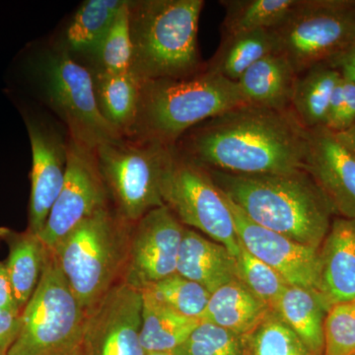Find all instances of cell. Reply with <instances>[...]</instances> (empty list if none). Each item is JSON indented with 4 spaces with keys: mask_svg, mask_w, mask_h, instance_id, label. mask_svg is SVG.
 Returning <instances> with one entry per match:
<instances>
[{
    "mask_svg": "<svg viewBox=\"0 0 355 355\" xmlns=\"http://www.w3.org/2000/svg\"><path fill=\"white\" fill-rule=\"evenodd\" d=\"M296 77L287 58L272 53L252 65L237 83L249 104L286 111L291 109Z\"/></svg>",
    "mask_w": 355,
    "mask_h": 355,
    "instance_id": "obj_19",
    "label": "cell"
},
{
    "mask_svg": "<svg viewBox=\"0 0 355 355\" xmlns=\"http://www.w3.org/2000/svg\"><path fill=\"white\" fill-rule=\"evenodd\" d=\"M308 132L305 171L334 211L355 220V156L329 128H313Z\"/></svg>",
    "mask_w": 355,
    "mask_h": 355,
    "instance_id": "obj_16",
    "label": "cell"
},
{
    "mask_svg": "<svg viewBox=\"0 0 355 355\" xmlns=\"http://www.w3.org/2000/svg\"><path fill=\"white\" fill-rule=\"evenodd\" d=\"M243 336L209 322L200 321L173 355H243Z\"/></svg>",
    "mask_w": 355,
    "mask_h": 355,
    "instance_id": "obj_33",
    "label": "cell"
},
{
    "mask_svg": "<svg viewBox=\"0 0 355 355\" xmlns=\"http://www.w3.org/2000/svg\"><path fill=\"white\" fill-rule=\"evenodd\" d=\"M140 291H146L161 304L179 314L198 320L207 309L211 295L200 284L178 273L148 284Z\"/></svg>",
    "mask_w": 355,
    "mask_h": 355,
    "instance_id": "obj_30",
    "label": "cell"
},
{
    "mask_svg": "<svg viewBox=\"0 0 355 355\" xmlns=\"http://www.w3.org/2000/svg\"><path fill=\"white\" fill-rule=\"evenodd\" d=\"M176 273L200 284L210 294L238 280L236 258L227 248L188 228H184Z\"/></svg>",
    "mask_w": 355,
    "mask_h": 355,
    "instance_id": "obj_18",
    "label": "cell"
},
{
    "mask_svg": "<svg viewBox=\"0 0 355 355\" xmlns=\"http://www.w3.org/2000/svg\"><path fill=\"white\" fill-rule=\"evenodd\" d=\"M125 139L102 144L96 154L118 216L130 224L165 205L163 176L173 146Z\"/></svg>",
    "mask_w": 355,
    "mask_h": 355,
    "instance_id": "obj_8",
    "label": "cell"
},
{
    "mask_svg": "<svg viewBox=\"0 0 355 355\" xmlns=\"http://www.w3.org/2000/svg\"><path fill=\"white\" fill-rule=\"evenodd\" d=\"M243 355H313L295 331L272 310L243 336Z\"/></svg>",
    "mask_w": 355,
    "mask_h": 355,
    "instance_id": "obj_29",
    "label": "cell"
},
{
    "mask_svg": "<svg viewBox=\"0 0 355 355\" xmlns=\"http://www.w3.org/2000/svg\"><path fill=\"white\" fill-rule=\"evenodd\" d=\"M343 77V104L331 132H340L355 123V80Z\"/></svg>",
    "mask_w": 355,
    "mask_h": 355,
    "instance_id": "obj_35",
    "label": "cell"
},
{
    "mask_svg": "<svg viewBox=\"0 0 355 355\" xmlns=\"http://www.w3.org/2000/svg\"><path fill=\"white\" fill-rule=\"evenodd\" d=\"M0 355H8V352H0Z\"/></svg>",
    "mask_w": 355,
    "mask_h": 355,
    "instance_id": "obj_42",
    "label": "cell"
},
{
    "mask_svg": "<svg viewBox=\"0 0 355 355\" xmlns=\"http://www.w3.org/2000/svg\"><path fill=\"white\" fill-rule=\"evenodd\" d=\"M20 329L21 313L0 309V352H9Z\"/></svg>",
    "mask_w": 355,
    "mask_h": 355,
    "instance_id": "obj_36",
    "label": "cell"
},
{
    "mask_svg": "<svg viewBox=\"0 0 355 355\" xmlns=\"http://www.w3.org/2000/svg\"><path fill=\"white\" fill-rule=\"evenodd\" d=\"M130 2L121 9L113 24L92 53L100 72L119 74L130 71L132 60L130 37Z\"/></svg>",
    "mask_w": 355,
    "mask_h": 355,
    "instance_id": "obj_31",
    "label": "cell"
},
{
    "mask_svg": "<svg viewBox=\"0 0 355 355\" xmlns=\"http://www.w3.org/2000/svg\"><path fill=\"white\" fill-rule=\"evenodd\" d=\"M309 132L291 109L246 104L202 121L175 148L205 169L237 175L287 174L305 169Z\"/></svg>",
    "mask_w": 355,
    "mask_h": 355,
    "instance_id": "obj_1",
    "label": "cell"
},
{
    "mask_svg": "<svg viewBox=\"0 0 355 355\" xmlns=\"http://www.w3.org/2000/svg\"><path fill=\"white\" fill-rule=\"evenodd\" d=\"M340 77L330 62L314 65L296 77L291 109L306 130L326 127L331 94Z\"/></svg>",
    "mask_w": 355,
    "mask_h": 355,
    "instance_id": "obj_23",
    "label": "cell"
},
{
    "mask_svg": "<svg viewBox=\"0 0 355 355\" xmlns=\"http://www.w3.org/2000/svg\"><path fill=\"white\" fill-rule=\"evenodd\" d=\"M107 195L95 149L70 139L64 187L39 234L44 246L51 251L81 221L106 207Z\"/></svg>",
    "mask_w": 355,
    "mask_h": 355,
    "instance_id": "obj_11",
    "label": "cell"
},
{
    "mask_svg": "<svg viewBox=\"0 0 355 355\" xmlns=\"http://www.w3.org/2000/svg\"><path fill=\"white\" fill-rule=\"evenodd\" d=\"M128 224L103 207L81 221L51 251L87 313L123 280L130 243Z\"/></svg>",
    "mask_w": 355,
    "mask_h": 355,
    "instance_id": "obj_5",
    "label": "cell"
},
{
    "mask_svg": "<svg viewBox=\"0 0 355 355\" xmlns=\"http://www.w3.org/2000/svg\"><path fill=\"white\" fill-rule=\"evenodd\" d=\"M146 355H173L172 354H167V352H154V354H148Z\"/></svg>",
    "mask_w": 355,
    "mask_h": 355,
    "instance_id": "obj_41",
    "label": "cell"
},
{
    "mask_svg": "<svg viewBox=\"0 0 355 355\" xmlns=\"http://www.w3.org/2000/svg\"><path fill=\"white\" fill-rule=\"evenodd\" d=\"M330 305L319 292L287 286L273 312L295 331L313 355L324 350V323Z\"/></svg>",
    "mask_w": 355,
    "mask_h": 355,
    "instance_id": "obj_21",
    "label": "cell"
},
{
    "mask_svg": "<svg viewBox=\"0 0 355 355\" xmlns=\"http://www.w3.org/2000/svg\"><path fill=\"white\" fill-rule=\"evenodd\" d=\"M249 104L237 83L205 69L180 79L141 83L130 139L174 146L191 128Z\"/></svg>",
    "mask_w": 355,
    "mask_h": 355,
    "instance_id": "obj_4",
    "label": "cell"
},
{
    "mask_svg": "<svg viewBox=\"0 0 355 355\" xmlns=\"http://www.w3.org/2000/svg\"><path fill=\"white\" fill-rule=\"evenodd\" d=\"M87 312L49 250L38 286L21 312L19 335L8 355H64L83 342Z\"/></svg>",
    "mask_w": 355,
    "mask_h": 355,
    "instance_id": "obj_6",
    "label": "cell"
},
{
    "mask_svg": "<svg viewBox=\"0 0 355 355\" xmlns=\"http://www.w3.org/2000/svg\"><path fill=\"white\" fill-rule=\"evenodd\" d=\"M142 293L119 282L87 313L84 355H146L140 342Z\"/></svg>",
    "mask_w": 355,
    "mask_h": 355,
    "instance_id": "obj_12",
    "label": "cell"
},
{
    "mask_svg": "<svg viewBox=\"0 0 355 355\" xmlns=\"http://www.w3.org/2000/svg\"><path fill=\"white\" fill-rule=\"evenodd\" d=\"M277 53V40L272 30L238 33L221 37L207 69L238 83L243 74L261 58Z\"/></svg>",
    "mask_w": 355,
    "mask_h": 355,
    "instance_id": "obj_25",
    "label": "cell"
},
{
    "mask_svg": "<svg viewBox=\"0 0 355 355\" xmlns=\"http://www.w3.org/2000/svg\"><path fill=\"white\" fill-rule=\"evenodd\" d=\"M162 197L184 225L220 243L237 258L240 241L226 198L209 171L172 147L162 182Z\"/></svg>",
    "mask_w": 355,
    "mask_h": 355,
    "instance_id": "obj_9",
    "label": "cell"
},
{
    "mask_svg": "<svg viewBox=\"0 0 355 355\" xmlns=\"http://www.w3.org/2000/svg\"><path fill=\"white\" fill-rule=\"evenodd\" d=\"M0 309L21 313L14 298L6 263H0Z\"/></svg>",
    "mask_w": 355,
    "mask_h": 355,
    "instance_id": "obj_37",
    "label": "cell"
},
{
    "mask_svg": "<svg viewBox=\"0 0 355 355\" xmlns=\"http://www.w3.org/2000/svg\"><path fill=\"white\" fill-rule=\"evenodd\" d=\"M184 231L167 205L150 210L135 222L123 282L141 289L175 275Z\"/></svg>",
    "mask_w": 355,
    "mask_h": 355,
    "instance_id": "obj_13",
    "label": "cell"
},
{
    "mask_svg": "<svg viewBox=\"0 0 355 355\" xmlns=\"http://www.w3.org/2000/svg\"><path fill=\"white\" fill-rule=\"evenodd\" d=\"M270 311L268 305L238 279L211 293L200 321L209 322L244 336Z\"/></svg>",
    "mask_w": 355,
    "mask_h": 355,
    "instance_id": "obj_22",
    "label": "cell"
},
{
    "mask_svg": "<svg viewBox=\"0 0 355 355\" xmlns=\"http://www.w3.org/2000/svg\"><path fill=\"white\" fill-rule=\"evenodd\" d=\"M0 237L8 245L7 272L16 304L22 312L38 286L49 249L39 235L30 230L18 233L0 228Z\"/></svg>",
    "mask_w": 355,
    "mask_h": 355,
    "instance_id": "obj_20",
    "label": "cell"
},
{
    "mask_svg": "<svg viewBox=\"0 0 355 355\" xmlns=\"http://www.w3.org/2000/svg\"><path fill=\"white\" fill-rule=\"evenodd\" d=\"M94 83L103 116L123 137H128L137 120L141 81L132 71L119 74L99 71Z\"/></svg>",
    "mask_w": 355,
    "mask_h": 355,
    "instance_id": "obj_26",
    "label": "cell"
},
{
    "mask_svg": "<svg viewBox=\"0 0 355 355\" xmlns=\"http://www.w3.org/2000/svg\"><path fill=\"white\" fill-rule=\"evenodd\" d=\"M321 294L330 307L355 301V220L338 218L324 238Z\"/></svg>",
    "mask_w": 355,
    "mask_h": 355,
    "instance_id": "obj_17",
    "label": "cell"
},
{
    "mask_svg": "<svg viewBox=\"0 0 355 355\" xmlns=\"http://www.w3.org/2000/svg\"><path fill=\"white\" fill-rule=\"evenodd\" d=\"M221 193L261 227L319 249L330 229V203L305 170L237 175L209 170Z\"/></svg>",
    "mask_w": 355,
    "mask_h": 355,
    "instance_id": "obj_2",
    "label": "cell"
},
{
    "mask_svg": "<svg viewBox=\"0 0 355 355\" xmlns=\"http://www.w3.org/2000/svg\"><path fill=\"white\" fill-rule=\"evenodd\" d=\"M64 355H84L83 345L80 347H77V349L71 350V352H67Z\"/></svg>",
    "mask_w": 355,
    "mask_h": 355,
    "instance_id": "obj_40",
    "label": "cell"
},
{
    "mask_svg": "<svg viewBox=\"0 0 355 355\" xmlns=\"http://www.w3.org/2000/svg\"><path fill=\"white\" fill-rule=\"evenodd\" d=\"M236 265L238 279L272 310L289 284L273 268L249 253L241 243Z\"/></svg>",
    "mask_w": 355,
    "mask_h": 355,
    "instance_id": "obj_32",
    "label": "cell"
},
{
    "mask_svg": "<svg viewBox=\"0 0 355 355\" xmlns=\"http://www.w3.org/2000/svg\"><path fill=\"white\" fill-rule=\"evenodd\" d=\"M340 70L343 76L355 80V44L342 57L330 62Z\"/></svg>",
    "mask_w": 355,
    "mask_h": 355,
    "instance_id": "obj_38",
    "label": "cell"
},
{
    "mask_svg": "<svg viewBox=\"0 0 355 355\" xmlns=\"http://www.w3.org/2000/svg\"><path fill=\"white\" fill-rule=\"evenodd\" d=\"M324 355L355 352V301L331 306L324 323Z\"/></svg>",
    "mask_w": 355,
    "mask_h": 355,
    "instance_id": "obj_34",
    "label": "cell"
},
{
    "mask_svg": "<svg viewBox=\"0 0 355 355\" xmlns=\"http://www.w3.org/2000/svg\"><path fill=\"white\" fill-rule=\"evenodd\" d=\"M203 0L130 2V71L141 83L180 79L203 71L198 34Z\"/></svg>",
    "mask_w": 355,
    "mask_h": 355,
    "instance_id": "obj_3",
    "label": "cell"
},
{
    "mask_svg": "<svg viewBox=\"0 0 355 355\" xmlns=\"http://www.w3.org/2000/svg\"><path fill=\"white\" fill-rule=\"evenodd\" d=\"M142 293L140 342L146 354L154 352L172 354L189 338L200 320L179 314L161 304L146 291Z\"/></svg>",
    "mask_w": 355,
    "mask_h": 355,
    "instance_id": "obj_24",
    "label": "cell"
},
{
    "mask_svg": "<svg viewBox=\"0 0 355 355\" xmlns=\"http://www.w3.org/2000/svg\"><path fill=\"white\" fill-rule=\"evenodd\" d=\"M277 53L297 73L342 57L355 44V0H297L272 30Z\"/></svg>",
    "mask_w": 355,
    "mask_h": 355,
    "instance_id": "obj_7",
    "label": "cell"
},
{
    "mask_svg": "<svg viewBox=\"0 0 355 355\" xmlns=\"http://www.w3.org/2000/svg\"><path fill=\"white\" fill-rule=\"evenodd\" d=\"M223 22L221 37L228 35L273 30L279 27L297 0H221Z\"/></svg>",
    "mask_w": 355,
    "mask_h": 355,
    "instance_id": "obj_27",
    "label": "cell"
},
{
    "mask_svg": "<svg viewBox=\"0 0 355 355\" xmlns=\"http://www.w3.org/2000/svg\"><path fill=\"white\" fill-rule=\"evenodd\" d=\"M336 135L338 139L342 141L343 146L347 147L350 153L355 156V123L347 130L336 132Z\"/></svg>",
    "mask_w": 355,
    "mask_h": 355,
    "instance_id": "obj_39",
    "label": "cell"
},
{
    "mask_svg": "<svg viewBox=\"0 0 355 355\" xmlns=\"http://www.w3.org/2000/svg\"><path fill=\"white\" fill-rule=\"evenodd\" d=\"M224 196V195H223ZM225 197V196H224ZM243 247L273 268L289 286L321 293L319 249L306 246L250 220L234 202L226 198Z\"/></svg>",
    "mask_w": 355,
    "mask_h": 355,
    "instance_id": "obj_14",
    "label": "cell"
},
{
    "mask_svg": "<svg viewBox=\"0 0 355 355\" xmlns=\"http://www.w3.org/2000/svg\"><path fill=\"white\" fill-rule=\"evenodd\" d=\"M26 128L32 149L29 228L39 235L64 187L67 165V142L60 132L27 116Z\"/></svg>",
    "mask_w": 355,
    "mask_h": 355,
    "instance_id": "obj_15",
    "label": "cell"
},
{
    "mask_svg": "<svg viewBox=\"0 0 355 355\" xmlns=\"http://www.w3.org/2000/svg\"><path fill=\"white\" fill-rule=\"evenodd\" d=\"M39 67L48 101L69 128L70 139L95 150L123 139L100 111L90 72L67 51L49 53Z\"/></svg>",
    "mask_w": 355,
    "mask_h": 355,
    "instance_id": "obj_10",
    "label": "cell"
},
{
    "mask_svg": "<svg viewBox=\"0 0 355 355\" xmlns=\"http://www.w3.org/2000/svg\"><path fill=\"white\" fill-rule=\"evenodd\" d=\"M127 2L125 0L84 1L67 30L69 50L92 55Z\"/></svg>",
    "mask_w": 355,
    "mask_h": 355,
    "instance_id": "obj_28",
    "label": "cell"
}]
</instances>
